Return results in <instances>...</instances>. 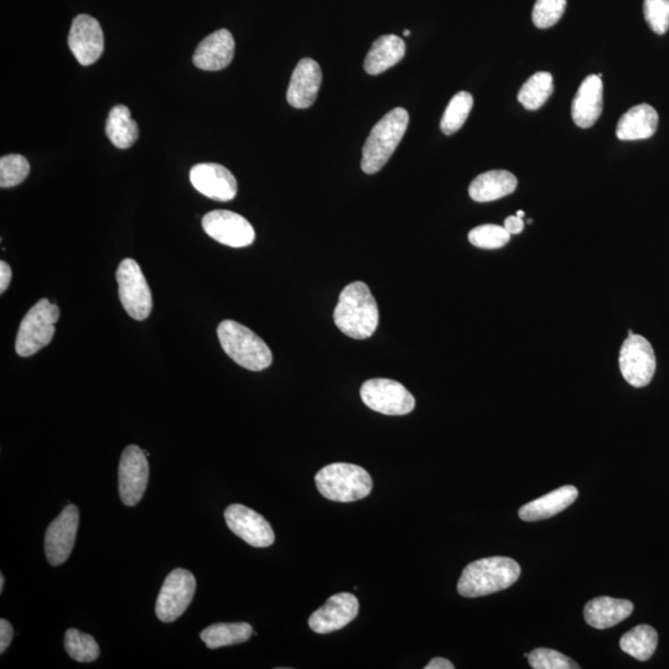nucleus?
I'll return each instance as SVG.
<instances>
[{
  "label": "nucleus",
  "instance_id": "obj_1",
  "mask_svg": "<svg viewBox=\"0 0 669 669\" xmlns=\"http://www.w3.org/2000/svg\"><path fill=\"white\" fill-rule=\"evenodd\" d=\"M334 320L341 333L351 339L365 340L375 334L380 311L365 283H351L342 290L334 311Z\"/></svg>",
  "mask_w": 669,
  "mask_h": 669
},
{
  "label": "nucleus",
  "instance_id": "obj_2",
  "mask_svg": "<svg viewBox=\"0 0 669 669\" xmlns=\"http://www.w3.org/2000/svg\"><path fill=\"white\" fill-rule=\"evenodd\" d=\"M520 575V564L511 558L490 557L476 560L461 574L458 591L465 598H480L510 588Z\"/></svg>",
  "mask_w": 669,
  "mask_h": 669
},
{
  "label": "nucleus",
  "instance_id": "obj_3",
  "mask_svg": "<svg viewBox=\"0 0 669 669\" xmlns=\"http://www.w3.org/2000/svg\"><path fill=\"white\" fill-rule=\"evenodd\" d=\"M409 114L404 108H394L373 127L362 149L361 169L376 174L391 159L407 132Z\"/></svg>",
  "mask_w": 669,
  "mask_h": 669
},
{
  "label": "nucleus",
  "instance_id": "obj_4",
  "mask_svg": "<svg viewBox=\"0 0 669 669\" xmlns=\"http://www.w3.org/2000/svg\"><path fill=\"white\" fill-rule=\"evenodd\" d=\"M217 336L223 351L246 370L259 372L272 365L271 349L245 325L233 320L222 321L217 328Z\"/></svg>",
  "mask_w": 669,
  "mask_h": 669
},
{
  "label": "nucleus",
  "instance_id": "obj_5",
  "mask_svg": "<svg viewBox=\"0 0 669 669\" xmlns=\"http://www.w3.org/2000/svg\"><path fill=\"white\" fill-rule=\"evenodd\" d=\"M316 487L325 499L355 502L371 494L373 481L361 466L336 463L325 466L315 476Z\"/></svg>",
  "mask_w": 669,
  "mask_h": 669
},
{
  "label": "nucleus",
  "instance_id": "obj_6",
  "mask_svg": "<svg viewBox=\"0 0 669 669\" xmlns=\"http://www.w3.org/2000/svg\"><path fill=\"white\" fill-rule=\"evenodd\" d=\"M60 309L49 299H40L24 316L19 326L15 351L20 357H30L48 346L55 335Z\"/></svg>",
  "mask_w": 669,
  "mask_h": 669
},
{
  "label": "nucleus",
  "instance_id": "obj_7",
  "mask_svg": "<svg viewBox=\"0 0 669 669\" xmlns=\"http://www.w3.org/2000/svg\"><path fill=\"white\" fill-rule=\"evenodd\" d=\"M117 283L119 299L128 315L138 321L148 319L153 310L152 292L134 259L127 258L119 264Z\"/></svg>",
  "mask_w": 669,
  "mask_h": 669
},
{
  "label": "nucleus",
  "instance_id": "obj_8",
  "mask_svg": "<svg viewBox=\"0 0 669 669\" xmlns=\"http://www.w3.org/2000/svg\"><path fill=\"white\" fill-rule=\"evenodd\" d=\"M362 402L372 411L385 416H406L416 408V399L401 383L387 378H375L363 383Z\"/></svg>",
  "mask_w": 669,
  "mask_h": 669
},
{
  "label": "nucleus",
  "instance_id": "obj_9",
  "mask_svg": "<svg viewBox=\"0 0 669 669\" xmlns=\"http://www.w3.org/2000/svg\"><path fill=\"white\" fill-rule=\"evenodd\" d=\"M619 366L622 377L632 387L650 385L657 367L655 350L650 341L641 335H629L621 346Z\"/></svg>",
  "mask_w": 669,
  "mask_h": 669
},
{
  "label": "nucleus",
  "instance_id": "obj_10",
  "mask_svg": "<svg viewBox=\"0 0 669 669\" xmlns=\"http://www.w3.org/2000/svg\"><path fill=\"white\" fill-rule=\"evenodd\" d=\"M196 579L186 569H175L171 572L158 595L155 613L165 624L178 620L194 599Z\"/></svg>",
  "mask_w": 669,
  "mask_h": 669
},
{
  "label": "nucleus",
  "instance_id": "obj_11",
  "mask_svg": "<svg viewBox=\"0 0 669 669\" xmlns=\"http://www.w3.org/2000/svg\"><path fill=\"white\" fill-rule=\"evenodd\" d=\"M148 456L137 445H129L124 449L119 461L118 481L119 496L124 505H138L149 481Z\"/></svg>",
  "mask_w": 669,
  "mask_h": 669
},
{
  "label": "nucleus",
  "instance_id": "obj_12",
  "mask_svg": "<svg viewBox=\"0 0 669 669\" xmlns=\"http://www.w3.org/2000/svg\"><path fill=\"white\" fill-rule=\"evenodd\" d=\"M202 228L223 246L243 248L256 240V232L245 217L227 210L211 211L202 219Z\"/></svg>",
  "mask_w": 669,
  "mask_h": 669
},
{
  "label": "nucleus",
  "instance_id": "obj_13",
  "mask_svg": "<svg viewBox=\"0 0 669 669\" xmlns=\"http://www.w3.org/2000/svg\"><path fill=\"white\" fill-rule=\"evenodd\" d=\"M80 511L69 505L50 523L45 534V554L53 567L64 564L71 556L79 530Z\"/></svg>",
  "mask_w": 669,
  "mask_h": 669
},
{
  "label": "nucleus",
  "instance_id": "obj_14",
  "mask_svg": "<svg viewBox=\"0 0 669 669\" xmlns=\"http://www.w3.org/2000/svg\"><path fill=\"white\" fill-rule=\"evenodd\" d=\"M228 528L246 543L267 548L276 541L273 528L263 516L243 505H231L225 511Z\"/></svg>",
  "mask_w": 669,
  "mask_h": 669
},
{
  "label": "nucleus",
  "instance_id": "obj_15",
  "mask_svg": "<svg viewBox=\"0 0 669 669\" xmlns=\"http://www.w3.org/2000/svg\"><path fill=\"white\" fill-rule=\"evenodd\" d=\"M69 48L82 66L95 64L105 51V35L98 20L87 14L76 17L69 33Z\"/></svg>",
  "mask_w": 669,
  "mask_h": 669
},
{
  "label": "nucleus",
  "instance_id": "obj_16",
  "mask_svg": "<svg viewBox=\"0 0 669 669\" xmlns=\"http://www.w3.org/2000/svg\"><path fill=\"white\" fill-rule=\"evenodd\" d=\"M359 608V600L355 595L349 593L333 595L320 609L311 614L310 629L320 635L344 629L356 619Z\"/></svg>",
  "mask_w": 669,
  "mask_h": 669
},
{
  "label": "nucleus",
  "instance_id": "obj_17",
  "mask_svg": "<svg viewBox=\"0 0 669 669\" xmlns=\"http://www.w3.org/2000/svg\"><path fill=\"white\" fill-rule=\"evenodd\" d=\"M190 181L200 194L211 200L227 202L237 195L235 175L215 163L197 164L190 171Z\"/></svg>",
  "mask_w": 669,
  "mask_h": 669
},
{
  "label": "nucleus",
  "instance_id": "obj_18",
  "mask_svg": "<svg viewBox=\"0 0 669 669\" xmlns=\"http://www.w3.org/2000/svg\"><path fill=\"white\" fill-rule=\"evenodd\" d=\"M323 82V74L318 64L313 59L299 61L292 75V80L287 92L289 105L304 110L314 105Z\"/></svg>",
  "mask_w": 669,
  "mask_h": 669
},
{
  "label": "nucleus",
  "instance_id": "obj_19",
  "mask_svg": "<svg viewBox=\"0 0 669 669\" xmlns=\"http://www.w3.org/2000/svg\"><path fill=\"white\" fill-rule=\"evenodd\" d=\"M235 56V39L230 31H215L197 46L193 61L197 69L220 71L231 64Z\"/></svg>",
  "mask_w": 669,
  "mask_h": 669
},
{
  "label": "nucleus",
  "instance_id": "obj_20",
  "mask_svg": "<svg viewBox=\"0 0 669 669\" xmlns=\"http://www.w3.org/2000/svg\"><path fill=\"white\" fill-rule=\"evenodd\" d=\"M604 85L601 77L590 75L580 85L572 105V117L580 128L593 127L603 112Z\"/></svg>",
  "mask_w": 669,
  "mask_h": 669
},
{
  "label": "nucleus",
  "instance_id": "obj_21",
  "mask_svg": "<svg viewBox=\"0 0 669 669\" xmlns=\"http://www.w3.org/2000/svg\"><path fill=\"white\" fill-rule=\"evenodd\" d=\"M578 495L577 487L572 485L562 486L547 495L539 497L537 500L526 503L520 508L518 515H520L522 521L526 522L547 520V518L567 510L578 499Z\"/></svg>",
  "mask_w": 669,
  "mask_h": 669
},
{
  "label": "nucleus",
  "instance_id": "obj_22",
  "mask_svg": "<svg viewBox=\"0 0 669 669\" xmlns=\"http://www.w3.org/2000/svg\"><path fill=\"white\" fill-rule=\"evenodd\" d=\"M632 611L634 604L629 600L600 596L585 605L584 617L588 625L594 629L604 630L620 624L632 614Z\"/></svg>",
  "mask_w": 669,
  "mask_h": 669
},
{
  "label": "nucleus",
  "instance_id": "obj_23",
  "mask_svg": "<svg viewBox=\"0 0 669 669\" xmlns=\"http://www.w3.org/2000/svg\"><path fill=\"white\" fill-rule=\"evenodd\" d=\"M658 127V113L647 103L632 107L617 123L616 137L620 140L648 139L656 133Z\"/></svg>",
  "mask_w": 669,
  "mask_h": 669
},
{
  "label": "nucleus",
  "instance_id": "obj_24",
  "mask_svg": "<svg viewBox=\"0 0 669 669\" xmlns=\"http://www.w3.org/2000/svg\"><path fill=\"white\" fill-rule=\"evenodd\" d=\"M515 175L506 170H491L480 174L470 184L469 195L476 202H491L511 195L517 189Z\"/></svg>",
  "mask_w": 669,
  "mask_h": 669
},
{
  "label": "nucleus",
  "instance_id": "obj_25",
  "mask_svg": "<svg viewBox=\"0 0 669 669\" xmlns=\"http://www.w3.org/2000/svg\"><path fill=\"white\" fill-rule=\"evenodd\" d=\"M406 54V44L397 35H383L372 44L366 56L365 70L368 75H380L397 65Z\"/></svg>",
  "mask_w": 669,
  "mask_h": 669
},
{
  "label": "nucleus",
  "instance_id": "obj_26",
  "mask_svg": "<svg viewBox=\"0 0 669 669\" xmlns=\"http://www.w3.org/2000/svg\"><path fill=\"white\" fill-rule=\"evenodd\" d=\"M106 134L114 147L119 149L131 148L139 138V128L131 116V111L124 105L114 106L108 114Z\"/></svg>",
  "mask_w": 669,
  "mask_h": 669
},
{
  "label": "nucleus",
  "instance_id": "obj_27",
  "mask_svg": "<svg viewBox=\"0 0 669 669\" xmlns=\"http://www.w3.org/2000/svg\"><path fill=\"white\" fill-rule=\"evenodd\" d=\"M253 629L246 622H235V624H214L201 632V640L211 650L216 648L238 645L251 639Z\"/></svg>",
  "mask_w": 669,
  "mask_h": 669
},
{
  "label": "nucleus",
  "instance_id": "obj_28",
  "mask_svg": "<svg viewBox=\"0 0 669 669\" xmlns=\"http://www.w3.org/2000/svg\"><path fill=\"white\" fill-rule=\"evenodd\" d=\"M658 645L657 631L650 625H639L621 637V650L639 661H648Z\"/></svg>",
  "mask_w": 669,
  "mask_h": 669
},
{
  "label": "nucleus",
  "instance_id": "obj_29",
  "mask_svg": "<svg viewBox=\"0 0 669 669\" xmlns=\"http://www.w3.org/2000/svg\"><path fill=\"white\" fill-rule=\"evenodd\" d=\"M553 91V76L549 72H537L521 87L518 101L526 110L537 111L549 100Z\"/></svg>",
  "mask_w": 669,
  "mask_h": 669
},
{
  "label": "nucleus",
  "instance_id": "obj_30",
  "mask_svg": "<svg viewBox=\"0 0 669 669\" xmlns=\"http://www.w3.org/2000/svg\"><path fill=\"white\" fill-rule=\"evenodd\" d=\"M473 106L474 97L469 92L461 91L451 98L440 122V128L445 136H451L464 126Z\"/></svg>",
  "mask_w": 669,
  "mask_h": 669
},
{
  "label": "nucleus",
  "instance_id": "obj_31",
  "mask_svg": "<svg viewBox=\"0 0 669 669\" xmlns=\"http://www.w3.org/2000/svg\"><path fill=\"white\" fill-rule=\"evenodd\" d=\"M65 650L72 660L81 663L96 661L100 657V646L95 637L77 629H69L65 634Z\"/></svg>",
  "mask_w": 669,
  "mask_h": 669
},
{
  "label": "nucleus",
  "instance_id": "obj_32",
  "mask_svg": "<svg viewBox=\"0 0 669 669\" xmlns=\"http://www.w3.org/2000/svg\"><path fill=\"white\" fill-rule=\"evenodd\" d=\"M30 165L28 159L20 154L5 155L0 159V186L3 189L14 188L28 178Z\"/></svg>",
  "mask_w": 669,
  "mask_h": 669
},
{
  "label": "nucleus",
  "instance_id": "obj_33",
  "mask_svg": "<svg viewBox=\"0 0 669 669\" xmlns=\"http://www.w3.org/2000/svg\"><path fill=\"white\" fill-rule=\"evenodd\" d=\"M510 238L506 228L497 225L477 226L469 233L471 245L482 250H499L510 242Z\"/></svg>",
  "mask_w": 669,
  "mask_h": 669
},
{
  "label": "nucleus",
  "instance_id": "obj_34",
  "mask_svg": "<svg viewBox=\"0 0 669 669\" xmlns=\"http://www.w3.org/2000/svg\"><path fill=\"white\" fill-rule=\"evenodd\" d=\"M567 8V0H537L532 12L534 25L539 29L554 27Z\"/></svg>",
  "mask_w": 669,
  "mask_h": 669
},
{
  "label": "nucleus",
  "instance_id": "obj_35",
  "mask_svg": "<svg viewBox=\"0 0 669 669\" xmlns=\"http://www.w3.org/2000/svg\"><path fill=\"white\" fill-rule=\"evenodd\" d=\"M528 662L534 669H578L577 663L558 651L537 648L528 653Z\"/></svg>",
  "mask_w": 669,
  "mask_h": 669
},
{
  "label": "nucleus",
  "instance_id": "obj_36",
  "mask_svg": "<svg viewBox=\"0 0 669 669\" xmlns=\"http://www.w3.org/2000/svg\"><path fill=\"white\" fill-rule=\"evenodd\" d=\"M643 15L652 31L665 35L669 29V0H645Z\"/></svg>",
  "mask_w": 669,
  "mask_h": 669
},
{
  "label": "nucleus",
  "instance_id": "obj_37",
  "mask_svg": "<svg viewBox=\"0 0 669 669\" xmlns=\"http://www.w3.org/2000/svg\"><path fill=\"white\" fill-rule=\"evenodd\" d=\"M14 636L13 626L8 620H0V652L4 653L12 642Z\"/></svg>",
  "mask_w": 669,
  "mask_h": 669
},
{
  "label": "nucleus",
  "instance_id": "obj_38",
  "mask_svg": "<svg viewBox=\"0 0 669 669\" xmlns=\"http://www.w3.org/2000/svg\"><path fill=\"white\" fill-rule=\"evenodd\" d=\"M503 227L506 228V230L508 231V233H510L511 236L520 235V233L523 231V228H525V222H523V219H521V217H518L516 215L510 216L507 217L505 221V226Z\"/></svg>",
  "mask_w": 669,
  "mask_h": 669
},
{
  "label": "nucleus",
  "instance_id": "obj_39",
  "mask_svg": "<svg viewBox=\"0 0 669 669\" xmlns=\"http://www.w3.org/2000/svg\"><path fill=\"white\" fill-rule=\"evenodd\" d=\"M12 269L4 261L0 262V293H5L10 282H12Z\"/></svg>",
  "mask_w": 669,
  "mask_h": 669
},
{
  "label": "nucleus",
  "instance_id": "obj_40",
  "mask_svg": "<svg viewBox=\"0 0 669 669\" xmlns=\"http://www.w3.org/2000/svg\"><path fill=\"white\" fill-rule=\"evenodd\" d=\"M455 666L453 663H451L449 660H445V658L438 657L434 658V660L430 661L427 666H425V669H454Z\"/></svg>",
  "mask_w": 669,
  "mask_h": 669
},
{
  "label": "nucleus",
  "instance_id": "obj_41",
  "mask_svg": "<svg viewBox=\"0 0 669 669\" xmlns=\"http://www.w3.org/2000/svg\"><path fill=\"white\" fill-rule=\"evenodd\" d=\"M4 584H5L4 575L0 574V591H2V593H3V590H4Z\"/></svg>",
  "mask_w": 669,
  "mask_h": 669
},
{
  "label": "nucleus",
  "instance_id": "obj_42",
  "mask_svg": "<svg viewBox=\"0 0 669 669\" xmlns=\"http://www.w3.org/2000/svg\"><path fill=\"white\" fill-rule=\"evenodd\" d=\"M516 216L521 217V219H523V217H525L526 214H525V212H523V211H518L517 214H516Z\"/></svg>",
  "mask_w": 669,
  "mask_h": 669
},
{
  "label": "nucleus",
  "instance_id": "obj_43",
  "mask_svg": "<svg viewBox=\"0 0 669 669\" xmlns=\"http://www.w3.org/2000/svg\"><path fill=\"white\" fill-rule=\"evenodd\" d=\"M409 34H411V31H409V30H404V36H409Z\"/></svg>",
  "mask_w": 669,
  "mask_h": 669
}]
</instances>
